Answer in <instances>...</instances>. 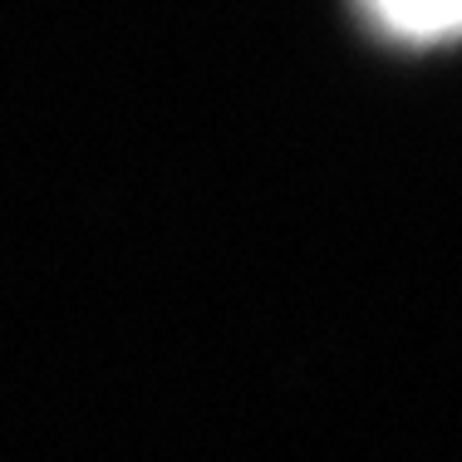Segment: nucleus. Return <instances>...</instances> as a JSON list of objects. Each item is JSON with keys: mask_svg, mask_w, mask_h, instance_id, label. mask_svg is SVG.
Here are the masks:
<instances>
[{"mask_svg": "<svg viewBox=\"0 0 462 462\" xmlns=\"http://www.w3.org/2000/svg\"><path fill=\"white\" fill-rule=\"evenodd\" d=\"M379 30L399 40H453L462 35V0H359Z\"/></svg>", "mask_w": 462, "mask_h": 462, "instance_id": "obj_1", "label": "nucleus"}]
</instances>
